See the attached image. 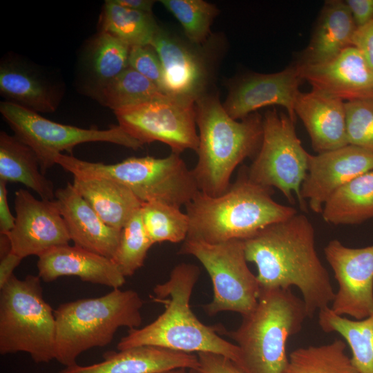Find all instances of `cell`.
Returning <instances> with one entry per match:
<instances>
[{
    "instance_id": "cell-35",
    "label": "cell",
    "mask_w": 373,
    "mask_h": 373,
    "mask_svg": "<svg viewBox=\"0 0 373 373\" xmlns=\"http://www.w3.org/2000/svg\"><path fill=\"white\" fill-rule=\"evenodd\" d=\"M162 4L179 21L193 43L204 41L218 10L203 0H162Z\"/></svg>"
},
{
    "instance_id": "cell-33",
    "label": "cell",
    "mask_w": 373,
    "mask_h": 373,
    "mask_svg": "<svg viewBox=\"0 0 373 373\" xmlns=\"http://www.w3.org/2000/svg\"><path fill=\"white\" fill-rule=\"evenodd\" d=\"M144 229L154 245L184 242L189 230V219L180 208L157 202H143L140 208Z\"/></svg>"
},
{
    "instance_id": "cell-11",
    "label": "cell",
    "mask_w": 373,
    "mask_h": 373,
    "mask_svg": "<svg viewBox=\"0 0 373 373\" xmlns=\"http://www.w3.org/2000/svg\"><path fill=\"white\" fill-rule=\"evenodd\" d=\"M0 112L15 136L37 154L44 175L56 164L57 155L62 151L71 155L74 147L82 143L110 142L134 150L144 146L119 125L99 130L62 124L8 101L1 102Z\"/></svg>"
},
{
    "instance_id": "cell-40",
    "label": "cell",
    "mask_w": 373,
    "mask_h": 373,
    "mask_svg": "<svg viewBox=\"0 0 373 373\" xmlns=\"http://www.w3.org/2000/svg\"><path fill=\"white\" fill-rule=\"evenodd\" d=\"M345 1L357 28L373 20V0H347Z\"/></svg>"
},
{
    "instance_id": "cell-32",
    "label": "cell",
    "mask_w": 373,
    "mask_h": 373,
    "mask_svg": "<svg viewBox=\"0 0 373 373\" xmlns=\"http://www.w3.org/2000/svg\"><path fill=\"white\" fill-rule=\"evenodd\" d=\"M130 46L112 35L102 32L88 51L89 71L96 90L104 86L128 66Z\"/></svg>"
},
{
    "instance_id": "cell-42",
    "label": "cell",
    "mask_w": 373,
    "mask_h": 373,
    "mask_svg": "<svg viewBox=\"0 0 373 373\" xmlns=\"http://www.w3.org/2000/svg\"><path fill=\"white\" fill-rule=\"evenodd\" d=\"M0 258L1 289L14 275L13 271L20 264L22 258L12 251Z\"/></svg>"
},
{
    "instance_id": "cell-9",
    "label": "cell",
    "mask_w": 373,
    "mask_h": 373,
    "mask_svg": "<svg viewBox=\"0 0 373 373\" xmlns=\"http://www.w3.org/2000/svg\"><path fill=\"white\" fill-rule=\"evenodd\" d=\"M179 254L198 259L211 278L213 296L204 306L207 315L233 312L243 316L254 309L260 287L257 276L247 265L244 240L213 244L186 239Z\"/></svg>"
},
{
    "instance_id": "cell-28",
    "label": "cell",
    "mask_w": 373,
    "mask_h": 373,
    "mask_svg": "<svg viewBox=\"0 0 373 373\" xmlns=\"http://www.w3.org/2000/svg\"><path fill=\"white\" fill-rule=\"evenodd\" d=\"M318 324L323 332L343 336L358 373H373V310L366 318L355 320L338 316L329 307L318 312Z\"/></svg>"
},
{
    "instance_id": "cell-29",
    "label": "cell",
    "mask_w": 373,
    "mask_h": 373,
    "mask_svg": "<svg viewBox=\"0 0 373 373\" xmlns=\"http://www.w3.org/2000/svg\"><path fill=\"white\" fill-rule=\"evenodd\" d=\"M160 28L152 13L127 8L115 0L106 1L104 4L101 31L130 47L151 45Z\"/></svg>"
},
{
    "instance_id": "cell-31",
    "label": "cell",
    "mask_w": 373,
    "mask_h": 373,
    "mask_svg": "<svg viewBox=\"0 0 373 373\" xmlns=\"http://www.w3.org/2000/svg\"><path fill=\"white\" fill-rule=\"evenodd\" d=\"M345 341L298 348L289 354L284 373H358L345 353Z\"/></svg>"
},
{
    "instance_id": "cell-27",
    "label": "cell",
    "mask_w": 373,
    "mask_h": 373,
    "mask_svg": "<svg viewBox=\"0 0 373 373\" xmlns=\"http://www.w3.org/2000/svg\"><path fill=\"white\" fill-rule=\"evenodd\" d=\"M321 214L325 222L334 225L358 224L373 218V169L336 189Z\"/></svg>"
},
{
    "instance_id": "cell-22",
    "label": "cell",
    "mask_w": 373,
    "mask_h": 373,
    "mask_svg": "<svg viewBox=\"0 0 373 373\" xmlns=\"http://www.w3.org/2000/svg\"><path fill=\"white\" fill-rule=\"evenodd\" d=\"M198 367L197 354L145 345L108 352L102 362L84 366L77 363L59 373H160Z\"/></svg>"
},
{
    "instance_id": "cell-41",
    "label": "cell",
    "mask_w": 373,
    "mask_h": 373,
    "mask_svg": "<svg viewBox=\"0 0 373 373\" xmlns=\"http://www.w3.org/2000/svg\"><path fill=\"white\" fill-rule=\"evenodd\" d=\"M6 184L0 180V234L10 233L15 223V216L12 214L8 206Z\"/></svg>"
},
{
    "instance_id": "cell-7",
    "label": "cell",
    "mask_w": 373,
    "mask_h": 373,
    "mask_svg": "<svg viewBox=\"0 0 373 373\" xmlns=\"http://www.w3.org/2000/svg\"><path fill=\"white\" fill-rule=\"evenodd\" d=\"M131 157L115 164L88 162L72 155H57L56 164L73 177L105 178L127 186L143 203L157 202L180 208L200 192L192 171L180 155Z\"/></svg>"
},
{
    "instance_id": "cell-14",
    "label": "cell",
    "mask_w": 373,
    "mask_h": 373,
    "mask_svg": "<svg viewBox=\"0 0 373 373\" xmlns=\"http://www.w3.org/2000/svg\"><path fill=\"white\" fill-rule=\"evenodd\" d=\"M15 223L6 234L12 252L22 259L38 257L59 246L68 245L70 238L54 200H38L28 191L20 189L15 193Z\"/></svg>"
},
{
    "instance_id": "cell-8",
    "label": "cell",
    "mask_w": 373,
    "mask_h": 373,
    "mask_svg": "<svg viewBox=\"0 0 373 373\" xmlns=\"http://www.w3.org/2000/svg\"><path fill=\"white\" fill-rule=\"evenodd\" d=\"M56 320L41 278L15 275L1 289L0 354H28L37 363L55 360Z\"/></svg>"
},
{
    "instance_id": "cell-12",
    "label": "cell",
    "mask_w": 373,
    "mask_h": 373,
    "mask_svg": "<svg viewBox=\"0 0 373 373\" xmlns=\"http://www.w3.org/2000/svg\"><path fill=\"white\" fill-rule=\"evenodd\" d=\"M195 102L167 95L113 112L118 125L142 144L160 142L180 154L198 147Z\"/></svg>"
},
{
    "instance_id": "cell-17",
    "label": "cell",
    "mask_w": 373,
    "mask_h": 373,
    "mask_svg": "<svg viewBox=\"0 0 373 373\" xmlns=\"http://www.w3.org/2000/svg\"><path fill=\"white\" fill-rule=\"evenodd\" d=\"M297 66L314 90L346 102L373 98V70L354 46L327 62Z\"/></svg>"
},
{
    "instance_id": "cell-6",
    "label": "cell",
    "mask_w": 373,
    "mask_h": 373,
    "mask_svg": "<svg viewBox=\"0 0 373 373\" xmlns=\"http://www.w3.org/2000/svg\"><path fill=\"white\" fill-rule=\"evenodd\" d=\"M142 305L135 291L119 288L99 297L61 304L54 310L55 360L66 367L73 365L84 352L108 345L119 327L139 328Z\"/></svg>"
},
{
    "instance_id": "cell-24",
    "label": "cell",
    "mask_w": 373,
    "mask_h": 373,
    "mask_svg": "<svg viewBox=\"0 0 373 373\" xmlns=\"http://www.w3.org/2000/svg\"><path fill=\"white\" fill-rule=\"evenodd\" d=\"M73 184L102 220L118 231L142 204L127 186L108 178L73 177Z\"/></svg>"
},
{
    "instance_id": "cell-38",
    "label": "cell",
    "mask_w": 373,
    "mask_h": 373,
    "mask_svg": "<svg viewBox=\"0 0 373 373\" xmlns=\"http://www.w3.org/2000/svg\"><path fill=\"white\" fill-rule=\"evenodd\" d=\"M198 358L199 370L202 373H246L229 358L211 352L196 354Z\"/></svg>"
},
{
    "instance_id": "cell-18",
    "label": "cell",
    "mask_w": 373,
    "mask_h": 373,
    "mask_svg": "<svg viewBox=\"0 0 373 373\" xmlns=\"http://www.w3.org/2000/svg\"><path fill=\"white\" fill-rule=\"evenodd\" d=\"M38 258V276L46 283L77 276L84 282L118 289L126 281L111 259L75 245L56 247Z\"/></svg>"
},
{
    "instance_id": "cell-23",
    "label": "cell",
    "mask_w": 373,
    "mask_h": 373,
    "mask_svg": "<svg viewBox=\"0 0 373 373\" xmlns=\"http://www.w3.org/2000/svg\"><path fill=\"white\" fill-rule=\"evenodd\" d=\"M356 29L345 1H327L300 64H318L332 59L352 46Z\"/></svg>"
},
{
    "instance_id": "cell-45",
    "label": "cell",
    "mask_w": 373,
    "mask_h": 373,
    "mask_svg": "<svg viewBox=\"0 0 373 373\" xmlns=\"http://www.w3.org/2000/svg\"><path fill=\"white\" fill-rule=\"evenodd\" d=\"M188 373H202L198 369H189Z\"/></svg>"
},
{
    "instance_id": "cell-26",
    "label": "cell",
    "mask_w": 373,
    "mask_h": 373,
    "mask_svg": "<svg viewBox=\"0 0 373 373\" xmlns=\"http://www.w3.org/2000/svg\"><path fill=\"white\" fill-rule=\"evenodd\" d=\"M0 91L8 102L37 113L54 112L58 104L51 86L34 70L15 61L1 65Z\"/></svg>"
},
{
    "instance_id": "cell-10",
    "label": "cell",
    "mask_w": 373,
    "mask_h": 373,
    "mask_svg": "<svg viewBox=\"0 0 373 373\" xmlns=\"http://www.w3.org/2000/svg\"><path fill=\"white\" fill-rule=\"evenodd\" d=\"M309 154L289 115L275 108L269 110L262 118L261 144L247 167L248 175L256 184L277 188L290 203L295 202L294 193L301 209L306 211L300 188L307 171Z\"/></svg>"
},
{
    "instance_id": "cell-5",
    "label": "cell",
    "mask_w": 373,
    "mask_h": 373,
    "mask_svg": "<svg viewBox=\"0 0 373 373\" xmlns=\"http://www.w3.org/2000/svg\"><path fill=\"white\" fill-rule=\"evenodd\" d=\"M308 317L303 299L291 289H260L254 309L227 332L240 350V367L246 373H284L287 341Z\"/></svg>"
},
{
    "instance_id": "cell-1",
    "label": "cell",
    "mask_w": 373,
    "mask_h": 373,
    "mask_svg": "<svg viewBox=\"0 0 373 373\" xmlns=\"http://www.w3.org/2000/svg\"><path fill=\"white\" fill-rule=\"evenodd\" d=\"M244 245L247 262L257 267L260 289L298 288L309 317L329 307L335 292L317 254L314 228L305 215L272 223Z\"/></svg>"
},
{
    "instance_id": "cell-30",
    "label": "cell",
    "mask_w": 373,
    "mask_h": 373,
    "mask_svg": "<svg viewBox=\"0 0 373 373\" xmlns=\"http://www.w3.org/2000/svg\"><path fill=\"white\" fill-rule=\"evenodd\" d=\"M95 95L99 102L113 111L168 95L157 85L130 66L96 90Z\"/></svg>"
},
{
    "instance_id": "cell-44",
    "label": "cell",
    "mask_w": 373,
    "mask_h": 373,
    "mask_svg": "<svg viewBox=\"0 0 373 373\" xmlns=\"http://www.w3.org/2000/svg\"><path fill=\"white\" fill-rule=\"evenodd\" d=\"M188 370L186 368H176L160 373H188Z\"/></svg>"
},
{
    "instance_id": "cell-4",
    "label": "cell",
    "mask_w": 373,
    "mask_h": 373,
    "mask_svg": "<svg viewBox=\"0 0 373 373\" xmlns=\"http://www.w3.org/2000/svg\"><path fill=\"white\" fill-rule=\"evenodd\" d=\"M195 106L198 158L191 171L200 191L217 197L229 189L237 166L257 154L262 138V118L253 113L237 121L213 95L203 94Z\"/></svg>"
},
{
    "instance_id": "cell-25",
    "label": "cell",
    "mask_w": 373,
    "mask_h": 373,
    "mask_svg": "<svg viewBox=\"0 0 373 373\" xmlns=\"http://www.w3.org/2000/svg\"><path fill=\"white\" fill-rule=\"evenodd\" d=\"M0 180L23 184L43 200L55 198L53 183L41 172L35 151L4 131L0 133Z\"/></svg>"
},
{
    "instance_id": "cell-13",
    "label": "cell",
    "mask_w": 373,
    "mask_h": 373,
    "mask_svg": "<svg viewBox=\"0 0 373 373\" xmlns=\"http://www.w3.org/2000/svg\"><path fill=\"white\" fill-rule=\"evenodd\" d=\"M324 254L338 284L332 311L355 320L368 316L373 310V245L352 248L335 239Z\"/></svg>"
},
{
    "instance_id": "cell-2",
    "label": "cell",
    "mask_w": 373,
    "mask_h": 373,
    "mask_svg": "<svg viewBox=\"0 0 373 373\" xmlns=\"http://www.w3.org/2000/svg\"><path fill=\"white\" fill-rule=\"evenodd\" d=\"M200 274L193 264L176 265L169 278L153 289L151 298L164 305V311L150 324L130 329L118 343V350L149 345L191 354L211 352L225 356L240 366L238 347L220 336V327L202 323L190 307Z\"/></svg>"
},
{
    "instance_id": "cell-15",
    "label": "cell",
    "mask_w": 373,
    "mask_h": 373,
    "mask_svg": "<svg viewBox=\"0 0 373 373\" xmlns=\"http://www.w3.org/2000/svg\"><path fill=\"white\" fill-rule=\"evenodd\" d=\"M372 169L373 153L352 144L309 154L301 198L305 202L308 200L312 211L321 213L325 202L336 189Z\"/></svg>"
},
{
    "instance_id": "cell-21",
    "label": "cell",
    "mask_w": 373,
    "mask_h": 373,
    "mask_svg": "<svg viewBox=\"0 0 373 373\" xmlns=\"http://www.w3.org/2000/svg\"><path fill=\"white\" fill-rule=\"evenodd\" d=\"M294 111L303 123L318 153L348 144L345 102L312 89L297 95Z\"/></svg>"
},
{
    "instance_id": "cell-34",
    "label": "cell",
    "mask_w": 373,
    "mask_h": 373,
    "mask_svg": "<svg viewBox=\"0 0 373 373\" xmlns=\"http://www.w3.org/2000/svg\"><path fill=\"white\" fill-rule=\"evenodd\" d=\"M153 245L143 225L140 209L120 230L119 242L111 260L125 278L131 276L143 266Z\"/></svg>"
},
{
    "instance_id": "cell-3",
    "label": "cell",
    "mask_w": 373,
    "mask_h": 373,
    "mask_svg": "<svg viewBox=\"0 0 373 373\" xmlns=\"http://www.w3.org/2000/svg\"><path fill=\"white\" fill-rule=\"evenodd\" d=\"M273 189L253 182L242 168L229 189L217 197L200 191L185 207L189 230L186 239L208 243L247 240L260 229L297 213L272 198Z\"/></svg>"
},
{
    "instance_id": "cell-43",
    "label": "cell",
    "mask_w": 373,
    "mask_h": 373,
    "mask_svg": "<svg viewBox=\"0 0 373 373\" xmlns=\"http://www.w3.org/2000/svg\"><path fill=\"white\" fill-rule=\"evenodd\" d=\"M119 5L129 9L151 13L154 1L149 0H115Z\"/></svg>"
},
{
    "instance_id": "cell-39",
    "label": "cell",
    "mask_w": 373,
    "mask_h": 373,
    "mask_svg": "<svg viewBox=\"0 0 373 373\" xmlns=\"http://www.w3.org/2000/svg\"><path fill=\"white\" fill-rule=\"evenodd\" d=\"M352 46L361 52L373 70V20L357 28L353 37Z\"/></svg>"
},
{
    "instance_id": "cell-20",
    "label": "cell",
    "mask_w": 373,
    "mask_h": 373,
    "mask_svg": "<svg viewBox=\"0 0 373 373\" xmlns=\"http://www.w3.org/2000/svg\"><path fill=\"white\" fill-rule=\"evenodd\" d=\"M55 200L75 245L112 259L120 231L105 224L70 182L55 191Z\"/></svg>"
},
{
    "instance_id": "cell-19",
    "label": "cell",
    "mask_w": 373,
    "mask_h": 373,
    "mask_svg": "<svg viewBox=\"0 0 373 373\" xmlns=\"http://www.w3.org/2000/svg\"><path fill=\"white\" fill-rule=\"evenodd\" d=\"M151 45L162 67L160 88L166 95L195 101L204 94L206 69L198 55L160 28Z\"/></svg>"
},
{
    "instance_id": "cell-36",
    "label": "cell",
    "mask_w": 373,
    "mask_h": 373,
    "mask_svg": "<svg viewBox=\"0 0 373 373\" xmlns=\"http://www.w3.org/2000/svg\"><path fill=\"white\" fill-rule=\"evenodd\" d=\"M349 144L373 153V98L345 102Z\"/></svg>"
},
{
    "instance_id": "cell-37",
    "label": "cell",
    "mask_w": 373,
    "mask_h": 373,
    "mask_svg": "<svg viewBox=\"0 0 373 373\" xmlns=\"http://www.w3.org/2000/svg\"><path fill=\"white\" fill-rule=\"evenodd\" d=\"M128 66L160 88L162 77V64L157 52L151 45L131 47Z\"/></svg>"
},
{
    "instance_id": "cell-16",
    "label": "cell",
    "mask_w": 373,
    "mask_h": 373,
    "mask_svg": "<svg viewBox=\"0 0 373 373\" xmlns=\"http://www.w3.org/2000/svg\"><path fill=\"white\" fill-rule=\"evenodd\" d=\"M301 80L297 65L275 73L248 75L231 88L223 106L237 120L263 106L278 105L295 122L294 105Z\"/></svg>"
}]
</instances>
